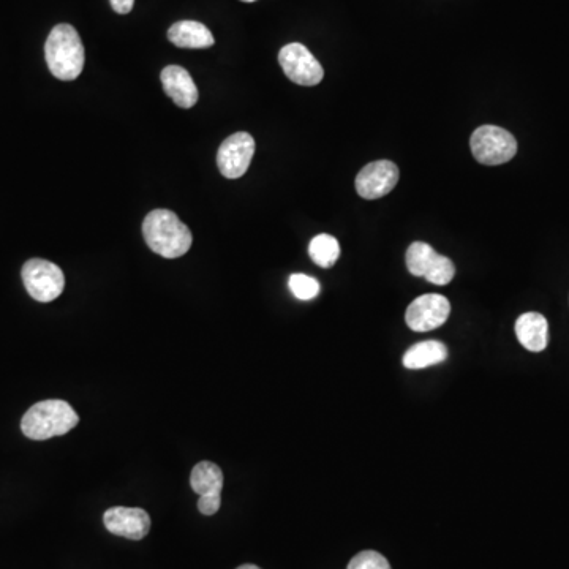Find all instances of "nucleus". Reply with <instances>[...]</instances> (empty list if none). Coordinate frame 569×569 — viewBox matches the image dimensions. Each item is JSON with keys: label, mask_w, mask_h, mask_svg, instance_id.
Listing matches in <instances>:
<instances>
[{"label": "nucleus", "mask_w": 569, "mask_h": 569, "mask_svg": "<svg viewBox=\"0 0 569 569\" xmlns=\"http://www.w3.org/2000/svg\"><path fill=\"white\" fill-rule=\"evenodd\" d=\"M143 236L152 252L168 260L184 257L193 242L189 227L168 209H155L146 215Z\"/></svg>", "instance_id": "f257e3e1"}, {"label": "nucleus", "mask_w": 569, "mask_h": 569, "mask_svg": "<svg viewBox=\"0 0 569 569\" xmlns=\"http://www.w3.org/2000/svg\"><path fill=\"white\" fill-rule=\"evenodd\" d=\"M46 64L57 80L73 81L81 75L86 62L80 34L70 24H57L45 45Z\"/></svg>", "instance_id": "f03ea898"}, {"label": "nucleus", "mask_w": 569, "mask_h": 569, "mask_svg": "<svg viewBox=\"0 0 569 569\" xmlns=\"http://www.w3.org/2000/svg\"><path fill=\"white\" fill-rule=\"evenodd\" d=\"M78 423L80 418L65 400H43L26 411L21 430L27 438L43 441L68 434Z\"/></svg>", "instance_id": "7ed1b4c3"}, {"label": "nucleus", "mask_w": 569, "mask_h": 569, "mask_svg": "<svg viewBox=\"0 0 569 569\" xmlns=\"http://www.w3.org/2000/svg\"><path fill=\"white\" fill-rule=\"evenodd\" d=\"M470 146L475 159L489 166L503 165L514 159L517 152L516 138L497 125H483L476 129Z\"/></svg>", "instance_id": "20e7f679"}, {"label": "nucleus", "mask_w": 569, "mask_h": 569, "mask_svg": "<svg viewBox=\"0 0 569 569\" xmlns=\"http://www.w3.org/2000/svg\"><path fill=\"white\" fill-rule=\"evenodd\" d=\"M24 287L38 302H51L61 296L65 288L62 269L51 261L32 258L23 266Z\"/></svg>", "instance_id": "39448f33"}, {"label": "nucleus", "mask_w": 569, "mask_h": 569, "mask_svg": "<svg viewBox=\"0 0 569 569\" xmlns=\"http://www.w3.org/2000/svg\"><path fill=\"white\" fill-rule=\"evenodd\" d=\"M411 276L424 277L434 285H448L456 276V266L448 257L435 252L426 242H413L407 250Z\"/></svg>", "instance_id": "423d86ee"}, {"label": "nucleus", "mask_w": 569, "mask_h": 569, "mask_svg": "<svg viewBox=\"0 0 569 569\" xmlns=\"http://www.w3.org/2000/svg\"><path fill=\"white\" fill-rule=\"evenodd\" d=\"M279 62L288 80L299 86H317L325 76L320 62L301 43L283 46L280 49Z\"/></svg>", "instance_id": "0eeeda50"}, {"label": "nucleus", "mask_w": 569, "mask_h": 569, "mask_svg": "<svg viewBox=\"0 0 569 569\" xmlns=\"http://www.w3.org/2000/svg\"><path fill=\"white\" fill-rule=\"evenodd\" d=\"M190 486L198 494V511L204 516H214L222 506L223 472L214 462L203 460L196 464L190 475Z\"/></svg>", "instance_id": "6e6552de"}, {"label": "nucleus", "mask_w": 569, "mask_h": 569, "mask_svg": "<svg viewBox=\"0 0 569 569\" xmlns=\"http://www.w3.org/2000/svg\"><path fill=\"white\" fill-rule=\"evenodd\" d=\"M255 154V140L249 133L238 132L228 136L217 154V166L227 179H239L247 173Z\"/></svg>", "instance_id": "1a4fd4ad"}, {"label": "nucleus", "mask_w": 569, "mask_h": 569, "mask_svg": "<svg viewBox=\"0 0 569 569\" xmlns=\"http://www.w3.org/2000/svg\"><path fill=\"white\" fill-rule=\"evenodd\" d=\"M451 313L448 298L441 294H423L408 306L405 321L415 332L434 331L445 325Z\"/></svg>", "instance_id": "9d476101"}, {"label": "nucleus", "mask_w": 569, "mask_h": 569, "mask_svg": "<svg viewBox=\"0 0 569 569\" xmlns=\"http://www.w3.org/2000/svg\"><path fill=\"white\" fill-rule=\"evenodd\" d=\"M399 182V168L389 160L369 163L359 171L356 192L366 200H378L391 193Z\"/></svg>", "instance_id": "9b49d317"}, {"label": "nucleus", "mask_w": 569, "mask_h": 569, "mask_svg": "<svg viewBox=\"0 0 569 569\" xmlns=\"http://www.w3.org/2000/svg\"><path fill=\"white\" fill-rule=\"evenodd\" d=\"M103 524L113 535L133 541H140L151 532V516L141 508H110L103 514Z\"/></svg>", "instance_id": "f8f14e48"}, {"label": "nucleus", "mask_w": 569, "mask_h": 569, "mask_svg": "<svg viewBox=\"0 0 569 569\" xmlns=\"http://www.w3.org/2000/svg\"><path fill=\"white\" fill-rule=\"evenodd\" d=\"M160 80H162L163 91L179 108L187 110L198 102V98H200L198 87L185 68L179 67V65L163 68Z\"/></svg>", "instance_id": "ddd939ff"}, {"label": "nucleus", "mask_w": 569, "mask_h": 569, "mask_svg": "<svg viewBox=\"0 0 569 569\" xmlns=\"http://www.w3.org/2000/svg\"><path fill=\"white\" fill-rule=\"evenodd\" d=\"M516 336L522 347L539 353L546 350L549 343V325L541 313L528 312L517 318Z\"/></svg>", "instance_id": "4468645a"}, {"label": "nucleus", "mask_w": 569, "mask_h": 569, "mask_svg": "<svg viewBox=\"0 0 569 569\" xmlns=\"http://www.w3.org/2000/svg\"><path fill=\"white\" fill-rule=\"evenodd\" d=\"M168 40L178 48L206 49L214 46L215 38L204 24L198 21H179L168 31Z\"/></svg>", "instance_id": "2eb2a0df"}, {"label": "nucleus", "mask_w": 569, "mask_h": 569, "mask_svg": "<svg viewBox=\"0 0 569 569\" xmlns=\"http://www.w3.org/2000/svg\"><path fill=\"white\" fill-rule=\"evenodd\" d=\"M448 359V348L438 340H424L405 351L404 366L410 370L427 369Z\"/></svg>", "instance_id": "dca6fc26"}, {"label": "nucleus", "mask_w": 569, "mask_h": 569, "mask_svg": "<svg viewBox=\"0 0 569 569\" xmlns=\"http://www.w3.org/2000/svg\"><path fill=\"white\" fill-rule=\"evenodd\" d=\"M309 255L320 268H332L340 257L339 242L329 234H318L310 242Z\"/></svg>", "instance_id": "f3484780"}, {"label": "nucleus", "mask_w": 569, "mask_h": 569, "mask_svg": "<svg viewBox=\"0 0 569 569\" xmlns=\"http://www.w3.org/2000/svg\"><path fill=\"white\" fill-rule=\"evenodd\" d=\"M288 285H290L291 293L296 298L301 299V301H310V299H315L320 294V283H318V280L310 276H304V274H293Z\"/></svg>", "instance_id": "a211bd4d"}, {"label": "nucleus", "mask_w": 569, "mask_h": 569, "mask_svg": "<svg viewBox=\"0 0 569 569\" xmlns=\"http://www.w3.org/2000/svg\"><path fill=\"white\" fill-rule=\"evenodd\" d=\"M347 569H391V565L380 552L362 551L351 558Z\"/></svg>", "instance_id": "6ab92c4d"}, {"label": "nucleus", "mask_w": 569, "mask_h": 569, "mask_svg": "<svg viewBox=\"0 0 569 569\" xmlns=\"http://www.w3.org/2000/svg\"><path fill=\"white\" fill-rule=\"evenodd\" d=\"M110 4L114 12L119 13V15H129L133 10L135 0H110Z\"/></svg>", "instance_id": "aec40b11"}, {"label": "nucleus", "mask_w": 569, "mask_h": 569, "mask_svg": "<svg viewBox=\"0 0 569 569\" xmlns=\"http://www.w3.org/2000/svg\"><path fill=\"white\" fill-rule=\"evenodd\" d=\"M236 569H261V568H258L257 565H242V566H239V568H236Z\"/></svg>", "instance_id": "412c9836"}, {"label": "nucleus", "mask_w": 569, "mask_h": 569, "mask_svg": "<svg viewBox=\"0 0 569 569\" xmlns=\"http://www.w3.org/2000/svg\"><path fill=\"white\" fill-rule=\"evenodd\" d=\"M242 2H247V4H252V2H257V0H242Z\"/></svg>", "instance_id": "4be33fe9"}]
</instances>
